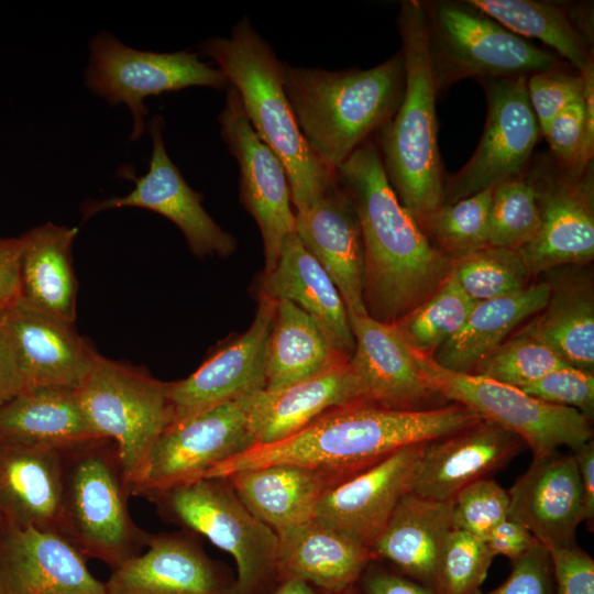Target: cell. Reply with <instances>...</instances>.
I'll return each mask as SVG.
<instances>
[{"mask_svg": "<svg viewBox=\"0 0 594 594\" xmlns=\"http://www.w3.org/2000/svg\"><path fill=\"white\" fill-rule=\"evenodd\" d=\"M336 179L360 223L366 312L395 323L437 290L451 273L453 260L429 242L399 201L374 138L336 169Z\"/></svg>", "mask_w": 594, "mask_h": 594, "instance_id": "1", "label": "cell"}, {"mask_svg": "<svg viewBox=\"0 0 594 594\" xmlns=\"http://www.w3.org/2000/svg\"><path fill=\"white\" fill-rule=\"evenodd\" d=\"M481 419L471 409L454 403L400 410L358 402L324 413L282 441L254 446L219 463L202 477L224 479L242 470L295 464L326 472L336 483L400 449L452 435Z\"/></svg>", "mask_w": 594, "mask_h": 594, "instance_id": "2", "label": "cell"}, {"mask_svg": "<svg viewBox=\"0 0 594 594\" xmlns=\"http://www.w3.org/2000/svg\"><path fill=\"white\" fill-rule=\"evenodd\" d=\"M284 88L308 146L336 173L397 111L405 89L404 58L398 51L367 69L285 65Z\"/></svg>", "mask_w": 594, "mask_h": 594, "instance_id": "3", "label": "cell"}, {"mask_svg": "<svg viewBox=\"0 0 594 594\" xmlns=\"http://www.w3.org/2000/svg\"><path fill=\"white\" fill-rule=\"evenodd\" d=\"M397 29L405 66L404 96L374 139L391 186L420 227L442 206L446 178L437 140L438 92L421 1L400 2Z\"/></svg>", "mask_w": 594, "mask_h": 594, "instance_id": "4", "label": "cell"}, {"mask_svg": "<svg viewBox=\"0 0 594 594\" xmlns=\"http://www.w3.org/2000/svg\"><path fill=\"white\" fill-rule=\"evenodd\" d=\"M200 50L224 74L253 130L282 162L296 212L308 209L336 173L317 158L298 128L284 88L285 64L246 16L230 36L208 38Z\"/></svg>", "mask_w": 594, "mask_h": 594, "instance_id": "5", "label": "cell"}, {"mask_svg": "<svg viewBox=\"0 0 594 594\" xmlns=\"http://www.w3.org/2000/svg\"><path fill=\"white\" fill-rule=\"evenodd\" d=\"M130 495L113 441L98 438L63 450L61 534L85 558L113 570L147 546L151 534L133 521Z\"/></svg>", "mask_w": 594, "mask_h": 594, "instance_id": "6", "label": "cell"}, {"mask_svg": "<svg viewBox=\"0 0 594 594\" xmlns=\"http://www.w3.org/2000/svg\"><path fill=\"white\" fill-rule=\"evenodd\" d=\"M437 92L464 78L529 77L572 68L513 33L468 0L421 1Z\"/></svg>", "mask_w": 594, "mask_h": 594, "instance_id": "7", "label": "cell"}, {"mask_svg": "<svg viewBox=\"0 0 594 594\" xmlns=\"http://www.w3.org/2000/svg\"><path fill=\"white\" fill-rule=\"evenodd\" d=\"M147 499L233 557L238 578L231 594H256L278 578L277 534L246 508L227 480L199 477Z\"/></svg>", "mask_w": 594, "mask_h": 594, "instance_id": "8", "label": "cell"}, {"mask_svg": "<svg viewBox=\"0 0 594 594\" xmlns=\"http://www.w3.org/2000/svg\"><path fill=\"white\" fill-rule=\"evenodd\" d=\"M415 356L435 393L517 435L534 458L552 454L562 446L575 451L593 439L590 419L576 409L548 404L481 375L443 369L429 355L415 352Z\"/></svg>", "mask_w": 594, "mask_h": 594, "instance_id": "9", "label": "cell"}, {"mask_svg": "<svg viewBox=\"0 0 594 594\" xmlns=\"http://www.w3.org/2000/svg\"><path fill=\"white\" fill-rule=\"evenodd\" d=\"M168 391L169 383L98 353L78 389L95 432L114 442L130 487L150 449L174 421Z\"/></svg>", "mask_w": 594, "mask_h": 594, "instance_id": "10", "label": "cell"}, {"mask_svg": "<svg viewBox=\"0 0 594 594\" xmlns=\"http://www.w3.org/2000/svg\"><path fill=\"white\" fill-rule=\"evenodd\" d=\"M253 396L174 420L150 449L131 483V495L150 498L253 448L256 442L249 425Z\"/></svg>", "mask_w": 594, "mask_h": 594, "instance_id": "11", "label": "cell"}, {"mask_svg": "<svg viewBox=\"0 0 594 594\" xmlns=\"http://www.w3.org/2000/svg\"><path fill=\"white\" fill-rule=\"evenodd\" d=\"M540 212L535 238L517 250L531 276L594 257V164L561 167L550 154L534 155L525 170Z\"/></svg>", "mask_w": 594, "mask_h": 594, "instance_id": "12", "label": "cell"}, {"mask_svg": "<svg viewBox=\"0 0 594 594\" xmlns=\"http://www.w3.org/2000/svg\"><path fill=\"white\" fill-rule=\"evenodd\" d=\"M85 82L109 105L129 107L133 117L132 141L139 140L146 128V97L194 86L218 90L229 86L221 69L204 63L196 53L139 51L108 33H100L90 42Z\"/></svg>", "mask_w": 594, "mask_h": 594, "instance_id": "13", "label": "cell"}, {"mask_svg": "<svg viewBox=\"0 0 594 594\" xmlns=\"http://www.w3.org/2000/svg\"><path fill=\"white\" fill-rule=\"evenodd\" d=\"M527 77L480 79L487 114L471 158L444 178L442 206L522 175L541 136L530 107Z\"/></svg>", "mask_w": 594, "mask_h": 594, "instance_id": "14", "label": "cell"}, {"mask_svg": "<svg viewBox=\"0 0 594 594\" xmlns=\"http://www.w3.org/2000/svg\"><path fill=\"white\" fill-rule=\"evenodd\" d=\"M219 124L221 136L239 165L240 199L262 235L264 275H267L277 264L284 239L296 230L287 174L276 154L253 130L231 86Z\"/></svg>", "mask_w": 594, "mask_h": 594, "instance_id": "15", "label": "cell"}, {"mask_svg": "<svg viewBox=\"0 0 594 594\" xmlns=\"http://www.w3.org/2000/svg\"><path fill=\"white\" fill-rule=\"evenodd\" d=\"M163 127L164 119L161 116H155L147 124L153 145L152 155L147 173L133 177L135 187L122 197L85 202L82 217L128 207L152 210L179 228L189 249L197 256L230 255L237 248V240L207 213L201 205V195L189 187L169 158Z\"/></svg>", "mask_w": 594, "mask_h": 594, "instance_id": "16", "label": "cell"}, {"mask_svg": "<svg viewBox=\"0 0 594 594\" xmlns=\"http://www.w3.org/2000/svg\"><path fill=\"white\" fill-rule=\"evenodd\" d=\"M425 444L400 449L329 485L319 498L315 519L372 550L402 498L411 492Z\"/></svg>", "mask_w": 594, "mask_h": 594, "instance_id": "17", "label": "cell"}, {"mask_svg": "<svg viewBox=\"0 0 594 594\" xmlns=\"http://www.w3.org/2000/svg\"><path fill=\"white\" fill-rule=\"evenodd\" d=\"M277 300L261 293L250 328L188 377L169 383L174 420L265 389L264 359Z\"/></svg>", "mask_w": 594, "mask_h": 594, "instance_id": "18", "label": "cell"}, {"mask_svg": "<svg viewBox=\"0 0 594 594\" xmlns=\"http://www.w3.org/2000/svg\"><path fill=\"white\" fill-rule=\"evenodd\" d=\"M0 326L15 353L24 388L81 387L97 352L78 334L74 322L19 298L2 311Z\"/></svg>", "mask_w": 594, "mask_h": 594, "instance_id": "19", "label": "cell"}, {"mask_svg": "<svg viewBox=\"0 0 594 594\" xmlns=\"http://www.w3.org/2000/svg\"><path fill=\"white\" fill-rule=\"evenodd\" d=\"M0 594H107L85 557L61 534L6 527L0 539Z\"/></svg>", "mask_w": 594, "mask_h": 594, "instance_id": "20", "label": "cell"}, {"mask_svg": "<svg viewBox=\"0 0 594 594\" xmlns=\"http://www.w3.org/2000/svg\"><path fill=\"white\" fill-rule=\"evenodd\" d=\"M349 319L355 340L349 362L363 402L400 410L433 408L430 402L440 396L425 382L415 352L395 324L369 315Z\"/></svg>", "mask_w": 594, "mask_h": 594, "instance_id": "21", "label": "cell"}, {"mask_svg": "<svg viewBox=\"0 0 594 594\" xmlns=\"http://www.w3.org/2000/svg\"><path fill=\"white\" fill-rule=\"evenodd\" d=\"M525 447L517 435L481 419L425 444L411 492L428 499L452 501L465 486L505 466Z\"/></svg>", "mask_w": 594, "mask_h": 594, "instance_id": "22", "label": "cell"}, {"mask_svg": "<svg viewBox=\"0 0 594 594\" xmlns=\"http://www.w3.org/2000/svg\"><path fill=\"white\" fill-rule=\"evenodd\" d=\"M507 493L508 518L525 526L542 546L575 543L584 501L573 453L534 458Z\"/></svg>", "mask_w": 594, "mask_h": 594, "instance_id": "23", "label": "cell"}, {"mask_svg": "<svg viewBox=\"0 0 594 594\" xmlns=\"http://www.w3.org/2000/svg\"><path fill=\"white\" fill-rule=\"evenodd\" d=\"M295 215V232L336 284L349 317L367 315L360 223L337 179L308 209Z\"/></svg>", "mask_w": 594, "mask_h": 594, "instance_id": "24", "label": "cell"}, {"mask_svg": "<svg viewBox=\"0 0 594 594\" xmlns=\"http://www.w3.org/2000/svg\"><path fill=\"white\" fill-rule=\"evenodd\" d=\"M146 547L112 570L107 594H231L233 583L189 539L151 535Z\"/></svg>", "mask_w": 594, "mask_h": 594, "instance_id": "25", "label": "cell"}, {"mask_svg": "<svg viewBox=\"0 0 594 594\" xmlns=\"http://www.w3.org/2000/svg\"><path fill=\"white\" fill-rule=\"evenodd\" d=\"M62 501L63 450L0 441V519L6 527L61 534Z\"/></svg>", "mask_w": 594, "mask_h": 594, "instance_id": "26", "label": "cell"}, {"mask_svg": "<svg viewBox=\"0 0 594 594\" xmlns=\"http://www.w3.org/2000/svg\"><path fill=\"white\" fill-rule=\"evenodd\" d=\"M363 402L359 381L350 362L330 367L309 378L253 396L249 425L255 446L282 441L324 413Z\"/></svg>", "mask_w": 594, "mask_h": 594, "instance_id": "27", "label": "cell"}, {"mask_svg": "<svg viewBox=\"0 0 594 594\" xmlns=\"http://www.w3.org/2000/svg\"><path fill=\"white\" fill-rule=\"evenodd\" d=\"M262 294L297 305L317 322L333 348L351 359L355 340L343 299L296 232L284 239L275 268L263 275Z\"/></svg>", "mask_w": 594, "mask_h": 594, "instance_id": "28", "label": "cell"}, {"mask_svg": "<svg viewBox=\"0 0 594 594\" xmlns=\"http://www.w3.org/2000/svg\"><path fill=\"white\" fill-rule=\"evenodd\" d=\"M224 480L278 537L314 520L319 498L333 484L326 472L295 464L242 470Z\"/></svg>", "mask_w": 594, "mask_h": 594, "instance_id": "29", "label": "cell"}, {"mask_svg": "<svg viewBox=\"0 0 594 594\" xmlns=\"http://www.w3.org/2000/svg\"><path fill=\"white\" fill-rule=\"evenodd\" d=\"M376 559L373 551L316 519L278 537V578L299 579L328 594H341Z\"/></svg>", "mask_w": 594, "mask_h": 594, "instance_id": "30", "label": "cell"}, {"mask_svg": "<svg viewBox=\"0 0 594 594\" xmlns=\"http://www.w3.org/2000/svg\"><path fill=\"white\" fill-rule=\"evenodd\" d=\"M513 33L547 45L581 72L593 57L592 4L544 0H468Z\"/></svg>", "mask_w": 594, "mask_h": 594, "instance_id": "31", "label": "cell"}, {"mask_svg": "<svg viewBox=\"0 0 594 594\" xmlns=\"http://www.w3.org/2000/svg\"><path fill=\"white\" fill-rule=\"evenodd\" d=\"M453 529V499L440 502L406 494L372 547L403 575L431 588L442 547Z\"/></svg>", "mask_w": 594, "mask_h": 594, "instance_id": "32", "label": "cell"}, {"mask_svg": "<svg viewBox=\"0 0 594 594\" xmlns=\"http://www.w3.org/2000/svg\"><path fill=\"white\" fill-rule=\"evenodd\" d=\"M98 438L75 388H24L0 409L3 442L64 450Z\"/></svg>", "mask_w": 594, "mask_h": 594, "instance_id": "33", "label": "cell"}, {"mask_svg": "<svg viewBox=\"0 0 594 594\" xmlns=\"http://www.w3.org/2000/svg\"><path fill=\"white\" fill-rule=\"evenodd\" d=\"M547 280L497 298L476 301L463 327L431 355L443 369L472 374L520 324L540 311L549 298Z\"/></svg>", "mask_w": 594, "mask_h": 594, "instance_id": "34", "label": "cell"}, {"mask_svg": "<svg viewBox=\"0 0 594 594\" xmlns=\"http://www.w3.org/2000/svg\"><path fill=\"white\" fill-rule=\"evenodd\" d=\"M78 229L52 222L20 235V299L69 322L76 320L77 280L72 245Z\"/></svg>", "mask_w": 594, "mask_h": 594, "instance_id": "35", "label": "cell"}, {"mask_svg": "<svg viewBox=\"0 0 594 594\" xmlns=\"http://www.w3.org/2000/svg\"><path fill=\"white\" fill-rule=\"evenodd\" d=\"M550 287L544 307L515 333L535 339L551 349L568 365L594 370V294L587 274H569Z\"/></svg>", "mask_w": 594, "mask_h": 594, "instance_id": "36", "label": "cell"}, {"mask_svg": "<svg viewBox=\"0 0 594 594\" xmlns=\"http://www.w3.org/2000/svg\"><path fill=\"white\" fill-rule=\"evenodd\" d=\"M264 359L265 389L280 388L350 361L294 302L276 299Z\"/></svg>", "mask_w": 594, "mask_h": 594, "instance_id": "37", "label": "cell"}, {"mask_svg": "<svg viewBox=\"0 0 594 594\" xmlns=\"http://www.w3.org/2000/svg\"><path fill=\"white\" fill-rule=\"evenodd\" d=\"M475 302L451 271L431 296L394 324L414 352L431 356L460 331Z\"/></svg>", "mask_w": 594, "mask_h": 594, "instance_id": "38", "label": "cell"}, {"mask_svg": "<svg viewBox=\"0 0 594 594\" xmlns=\"http://www.w3.org/2000/svg\"><path fill=\"white\" fill-rule=\"evenodd\" d=\"M493 188L441 206L420 226L429 242L452 260L488 245Z\"/></svg>", "mask_w": 594, "mask_h": 594, "instance_id": "39", "label": "cell"}, {"mask_svg": "<svg viewBox=\"0 0 594 594\" xmlns=\"http://www.w3.org/2000/svg\"><path fill=\"white\" fill-rule=\"evenodd\" d=\"M452 273L474 301L521 290L531 277L517 250L490 245L453 260Z\"/></svg>", "mask_w": 594, "mask_h": 594, "instance_id": "40", "label": "cell"}, {"mask_svg": "<svg viewBox=\"0 0 594 594\" xmlns=\"http://www.w3.org/2000/svg\"><path fill=\"white\" fill-rule=\"evenodd\" d=\"M540 227V212L525 173L493 188L488 221V245L519 250Z\"/></svg>", "mask_w": 594, "mask_h": 594, "instance_id": "41", "label": "cell"}, {"mask_svg": "<svg viewBox=\"0 0 594 594\" xmlns=\"http://www.w3.org/2000/svg\"><path fill=\"white\" fill-rule=\"evenodd\" d=\"M494 557L484 539L453 528L438 560L433 590L437 594H481Z\"/></svg>", "mask_w": 594, "mask_h": 594, "instance_id": "42", "label": "cell"}, {"mask_svg": "<svg viewBox=\"0 0 594 594\" xmlns=\"http://www.w3.org/2000/svg\"><path fill=\"white\" fill-rule=\"evenodd\" d=\"M563 366L570 365L547 345L514 333L482 361L472 374L521 388Z\"/></svg>", "mask_w": 594, "mask_h": 594, "instance_id": "43", "label": "cell"}, {"mask_svg": "<svg viewBox=\"0 0 594 594\" xmlns=\"http://www.w3.org/2000/svg\"><path fill=\"white\" fill-rule=\"evenodd\" d=\"M508 493L496 481H475L453 498V528L485 540L499 522L508 518Z\"/></svg>", "mask_w": 594, "mask_h": 594, "instance_id": "44", "label": "cell"}, {"mask_svg": "<svg viewBox=\"0 0 594 594\" xmlns=\"http://www.w3.org/2000/svg\"><path fill=\"white\" fill-rule=\"evenodd\" d=\"M519 389L548 404L576 409L588 419L593 417L594 375L592 372L563 366Z\"/></svg>", "mask_w": 594, "mask_h": 594, "instance_id": "45", "label": "cell"}, {"mask_svg": "<svg viewBox=\"0 0 594 594\" xmlns=\"http://www.w3.org/2000/svg\"><path fill=\"white\" fill-rule=\"evenodd\" d=\"M526 88L542 132L558 113L582 97L583 80L573 68L549 70L527 77Z\"/></svg>", "mask_w": 594, "mask_h": 594, "instance_id": "46", "label": "cell"}, {"mask_svg": "<svg viewBox=\"0 0 594 594\" xmlns=\"http://www.w3.org/2000/svg\"><path fill=\"white\" fill-rule=\"evenodd\" d=\"M550 155L561 167L582 169L593 163L585 147V113L582 97L564 108L543 129Z\"/></svg>", "mask_w": 594, "mask_h": 594, "instance_id": "47", "label": "cell"}, {"mask_svg": "<svg viewBox=\"0 0 594 594\" xmlns=\"http://www.w3.org/2000/svg\"><path fill=\"white\" fill-rule=\"evenodd\" d=\"M553 594H594V560L575 543L547 544Z\"/></svg>", "mask_w": 594, "mask_h": 594, "instance_id": "48", "label": "cell"}, {"mask_svg": "<svg viewBox=\"0 0 594 594\" xmlns=\"http://www.w3.org/2000/svg\"><path fill=\"white\" fill-rule=\"evenodd\" d=\"M486 594H553V574L548 550L540 542L512 561L506 581Z\"/></svg>", "mask_w": 594, "mask_h": 594, "instance_id": "49", "label": "cell"}, {"mask_svg": "<svg viewBox=\"0 0 594 594\" xmlns=\"http://www.w3.org/2000/svg\"><path fill=\"white\" fill-rule=\"evenodd\" d=\"M485 542L494 556L515 561L526 554L539 541L521 524L506 518L486 537Z\"/></svg>", "mask_w": 594, "mask_h": 594, "instance_id": "50", "label": "cell"}, {"mask_svg": "<svg viewBox=\"0 0 594 594\" xmlns=\"http://www.w3.org/2000/svg\"><path fill=\"white\" fill-rule=\"evenodd\" d=\"M21 250L20 237L0 238V301L8 305L21 296Z\"/></svg>", "mask_w": 594, "mask_h": 594, "instance_id": "51", "label": "cell"}, {"mask_svg": "<svg viewBox=\"0 0 594 594\" xmlns=\"http://www.w3.org/2000/svg\"><path fill=\"white\" fill-rule=\"evenodd\" d=\"M362 586L364 594H437L433 588L425 584L403 574L381 569L366 571Z\"/></svg>", "mask_w": 594, "mask_h": 594, "instance_id": "52", "label": "cell"}, {"mask_svg": "<svg viewBox=\"0 0 594 594\" xmlns=\"http://www.w3.org/2000/svg\"><path fill=\"white\" fill-rule=\"evenodd\" d=\"M24 389V381L11 342L0 326V409Z\"/></svg>", "mask_w": 594, "mask_h": 594, "instance_id": "53", "label": "cell"}, {"mask_svg": "<svg viewBox=\"0 0 594 594\" xmlns=\"http://www.w3.org/2000/svg\"><path fill=\"white\" fill-rule=\"evenodd\" d=\"M583 491L584 521L594 519V441L593 439L573 451Z\"/></svg>", "mask_w": 594, "mask_h": 594, "instance_id": "54", "label": "cell"}, {"mask_svg": "<svg viewBox=\"0 0 594 594\" xmlns=\"http://www.w3.org/2000/svg\"><path fill=\"white\" fill-rule=\"evenodd\" d=\"M583 80L582 99L585 113V147L587 157H594V61L580 72Z\"/></svg>", "mask_w": 594, "mask_h": 594, "instance_id": "55", "label": "cell"}, {"mask_svg": "<svg viewBox=\"0 0 594 594\" xmlns=\"http://www.w3.org/2000/svg\"><path fill=\"white\" fill-rule=\"evenodd\" d=\"M273 594H317L311 585L295 578L283 580L279 587Z\"/></svg>", "mask_w": 594, "mask_h": 594, "instance_id": "56", "label": "cell"}, {"mask_svg": "<svg viewBox=\"0 0 594 594\" xmlns=\"http://www.w3.org/2000/svg\"><path fill=\"white\" fill-rule=\"evenodd\" d=\"M341 594H360V592L356 590V587L354 585V586L349 587L348 590H345Z\"/></svg>", "mask_w": 594, "mask_h": 594, "instance_id": "57", "label": "cell"}, {"mask_svg": "<svg viewBox=\"0 0 594 594\" xmlns=\"http://www.w3.org/2000/svg\"><path fill=\"white\" fill-rule=\"evenodd\" d=\"M4 529H6V526H4V524L2 522V520L0 519V539H1V537H2V534H3Z\"/></svg>", "mask_w": 594, "mask_h": 594, "instance_id": "58", "label": "cell"}, {"mask_svg": "<svg viewBox=\"0 0 594 594\" xmlns=\"http://www.w3.org/2000/svg\"><path fill=\"white\" fill-rule=\"evenodd\" d=\"M7 306H8V304H4V302L0 301V316H1L2 311L6 309Z\"/></svg>", "mask_w": 594, "mask_h": 594, "instance_id": "59", "label": "cell"}]
</instances>
